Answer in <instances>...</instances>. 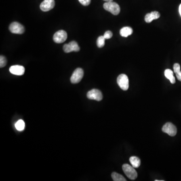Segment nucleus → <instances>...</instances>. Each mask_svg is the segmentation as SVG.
<instances>
[{"instance_id": "1", "label": "nucleus", "mask_w": 181, "mask_h": 181, "mask_svg": "<svg viewBox=\"0 0 181 181\" xmlns=\"http://www.w3.org/2000/svg\"><path fill=\"white\" fill-rule=\"evenodd\" d=\"M104 9L111 13L114 15H117L120 12V8L117 3L113 2H108L103 5Z\"/></svg>"}, {"instance_id": "2", "label": "nucleus", "mask_w": 181, "mask_h": 181, "mask_svg": "<svg viewBox=\"0 0 181 181\" xmlns=\"http://www.w3.org/2000/svg\"><path fill=\"white\" fill-rule=\"evenodd\" d=\"M122 169L126 176L129 179L134 180L137 178V173L133 166L128 164H124L122 166Z\"/></svg>"}, {"instance_id": "3", "label": "nucleus", "mask_w": 181, "mask_h": 181, "mask_svg": "<svg viewBox=\"0 0 181 181\" xmlns=\"http://www.w3.org/2000/svg\"><path fill=\"white\" fill-rule=\"evenodd\" d=\"M117 82L119 87L124 90H126L129 88L128 78L126 74H121L118 77Z\"/></svg>"}, {"instance_id": "4", "label": "nucleus", "mask_w": 181, "mask_h": 181, "mask_svg": "<svg viewBox=\"0 0 181 181\" xmlns=\"http://www.w3.org/2000/svg\"><path fill=\"white\" fill-rule=\"evenodd\" d=\"M84 76V70L81 68H78L74 70L70 77V82L73 84H77L80 82Z\"/></svg>"}, {"instance_id": "5", "label": "nucleus", "mask_w": 181, "mask_h": 181, "mask_svg": "<svg viewBox=\"0 0 181 181\" xmlns=\"http://www.w3.org/2000/svg\"><path fill=\"white\" fill-rule=\"evenodd\" d=\"M9 30L14 34H22L24 32V26L17 22L11 23L9 26Z\"/></svg>"}, {"instance_id": "6", "label": "nucleus", "mask_w": 181, "mask_h": 181, "mask_svg": "<svg viewBox=\"0 0 181 181\" xmlns=\"http://www.w3.org/2000/svg\"><path fill=\"white\" fill-rule=\"evenodd\" d=\"M162 131L166 133L170 137H174L177 133V128L176 126L170 122L166 123L163 126Z\"/></svg>"}, {"instance_id": "7", "label": "nucleus", "mask_w": 181, "mask_h": 181, "mask_svg": "<svg viewBox=\"0 0 181 181\" xmlns=\"http://www.w3.org/2000/svg\"><path fill=\"white\" fill-rule=\"evenodd\" d=\"M87 98L90 100H94L100 101L103 99L102 92L98 89H93L90 90L87 93Z\"/></svg>"}, {"instance_id": "8", "label": "nucleus", "mask_w": 181, "mask_h": 181, "mask_svg": "<svg viewBox=\"0 0 181 181\" xmlns=\"http://www.w3.org/2000/svg\"><path fill=\"white\" fill-rule=\"evenodd\" d=\"M68 37V35L65 31L61 30L57 31L53 35V39L56 43H61L65 42Z\"/></svg>"}, {"instance_id": "9", "label": "nucleus", "mask_w": 181, "mask_h": 181, "mask_svg": "<svg viewBox=\"0 0 181 181\" xmlns=\"http://www.w3.org/2000/svg\"><path fill=\"white\" fill-rule=\"evenodd\" d=\"M63 49L65 53H69L73 52H79L80 48L77 42L75 41H72L69 43L64 45Z\"/></svg>"}, {"instance_id": "10", "label": "nucleus", "mask_w": 181, "mask_h": 181, "mask_svg": "<svg viewBox=\"0 0 181 181\" xmlns=\"http://www.w3.org/2000/svg\"><path fill=\"white\" fill-rule=\"evenodd\" d=\"M55 6L54 0H44L40 5V8L43 12H48Z\"/></svg>"}, {"instance_id": "11", "label": "nucleus", "mask_w": 181, "mask_h": 181, "mask_svg": "<svg viewBox=\"0 0 181 181\" xmlns=\"http://www.w3.org/2000/svg\"><path fill=\"white\" fill-rule=\"evenodd\" d=\"M9 71L11 74L17 75V76H22L25 73V68L24 66L19 65H12L10 68Z\"/></svg>"}, {"instance_id": "12", "label": "nucleus", "mask_w": 181, "mask_h": 181, "mask_svg": "<svg viewBox=\"0 0 181 181\" xmlns=\"http://www.w3.org/2000/svg\"><path fill=\"white\" fill-rule=\"evenodd\" d=\"M160 13L157 11H153L150 13H147L145 16V21L146 23H150L154 20H156L160 18Z\"/></svg>"}, {"instance_id": "13", "label": "nucleus", "mask_w": 181, "mask_h": 181, "mask_svg": "<svg viewBox=\"0 0 181 181\" xmlns=\"http://www.w3.org/2000/svg\"><path fill=\"white\" fill-rule=\"evenodd\" d=\"M133 29L131 28V27H124L121 29L120 31V34L121 36L127 37L133 34Z\"/></svg>"}, {"instance_id": "14", "label": "nucleus", "mask_w": 181, "mask_h": 181, "mask_svg": "<svg viewBox=\"0 0 181 181\" xmlns=\"http://www.w3.org/2000/svg\"><path fill=\"white\" fill-rule=\"evenodd\" d=\"M165 76L166 78L170 81L172 84H174L176 82L175 78L174 76V73L171 69H166L165 71Z\"/></svg>"}, {"instance_id": "15", "label": "nucleus", "mask_w": 181, "mask_h": 181, "mask_svg": "<svg viewBox=\"0 0 181 181\" xmlns=\"http://www.w3.org/2000/svg\"><path fill=\"white\" fill-rule=\"evenodd\" d=\"M130 162L134 168H137L141 166V160L138 157H131L130 158Z\"/></svg>"}, {"instance_id": "16", "label": "nucleus", "mask_w": 181, "mask_h": 181, "mask_svg": "<svg viewBox=\"0 0 181 181\" xmlns=\"http://www.w3.org/2000/svg\"><path fill=\"white\" fill-rule=\"evenodd\" d=\"M174 72L176 74V77L179 81H181V71L180 65L178 63L175 64L173 66Z\"/></svg>"}, {"instance_id": "17", "label": "nucleus", "mask_w": 181, "mask_h": 181, "mask_svg": "<svg viewBox=\"0 0 181 181\" xmlns=\"http://www.w3.org/2000/svg\"><path fill=\"white\" fill-rule=\"evenodd\" d=\"M111 176L113 180L114 181H126L125 178L122 175L116 172L112 173Z\"/></svg>"}, {"instance_id": "18", "label": "nucleus", "mask_w": 181, "mask_h": 181, "mask_svg": "<svg viewBox=\"0 0 181 181\" xmlns=\"http://www.w3.org/2000/svg\"><path fill=\"white\" fill-rule=\"evenodd\" d=\"M15 127L18 131H22L25 128V123L21 119L17 122L15 124Z\"/></svg>"}, {"instance_id": "19", "label": "nucleus", "mask_w": 181, "mask_h": 181, "mask_svg": "<svg viewBox=\"0 0 181 181\" xmlns=\"http://www.w3.org/2000/svg\"><path fill=\"white\" fill-rule=\"evenodd\" d=\"M105 38H104V36H100L98 38L97 40V44L99 48H102L104 47L105 45Z\"/></svg>"}, {"instance_id": "20", "label": "nucleus", "mask_w": 181, "mask_h": 181, "mask_svg": "<svg viewBox=\"0 0 181 181\" xmlns=\"http://www.w3.org/2000/svg\"><path fill=\"white\" fill-rule=\"evenodd\" d=\"M7 64V60L5 57L3 56L0 57V67L1 68H3Z\"/></svg>"}, {"instance_id": "21", "label": "nucleus", "mask_w": 181, "mask_h": 181, "mask_svg": "<svg viewBox=\"0 0 181 181\" xmlns=\"http://www.w3.org/2000/svg\"><path fill=\"white\" fill-rule=\"evenodd\" d=\"M103 36H104V38H105V39H110L113 36V33H112L111 31H107L104 33Z\"/></svg>"}, {"instance_id": "22", "label": "nucleus", "mask_w": 181, "mask_h": 181, "mask_svg": "<svg viewBox=\"0 0 181 181\" xmlns=\"http://www.w3.org/2000/svg\"><path fill=\"white\" fill-rule=\"evenodd\" d=\"M78 1L80 2V3L82 5L87 6L89 5L91 0H78Z\"/></svg>"}, {"instance_id": "23", "label": "nucleus", "mask_w": 181, "mask_h": 181, "mask_svg": "<svg viewBox=\"0 0 181 181\" xmlns=\"http://www.w3.org/2000/svg\"><path fill=\"white\" fill-rule=\"evenodd\" d=\"M179 13H180V14L181 16V4L179 6Z\"/></svg>"}, {"instance_id": "24", "label": "nucleus", "mask_w": 181, "mask_h": 181, "mask_svg": "<svg viewBox=\"0 0 181 181\" xmlns=\"http://www.w3.org/2000/svg\"><path fill=\"white\" fill-rule=\"evenodd\" d=\"M104 1L106 2H112L113 0H103Z\"/></svg>"}]
</instances>
